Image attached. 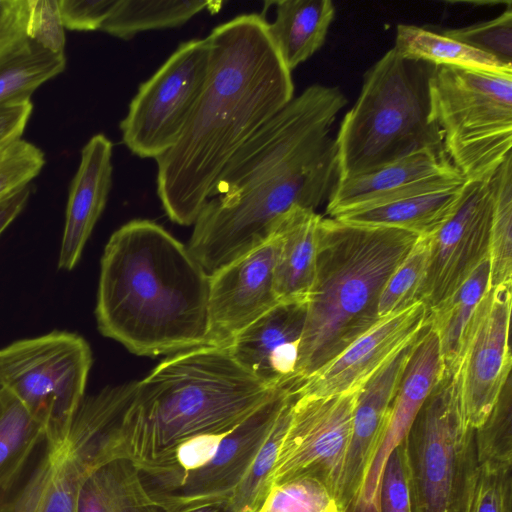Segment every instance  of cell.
<instances>
[{"label": "cell", "instance_id": "2e32d148", "mask_svg": "<svg viewBox=\"0 0 512 512\" xmlns=\"http://www.w3.org/2000/svg\"><path fill=\"white\" fill-rule=\"evenodd\" d=\"M278 238L224 266L210 276L211 345L227 346L233 337L279 303L274 288Z\"/></svg>", "mask_w": 512, "mask_h": 512}, {"label": "cell", "instance_id": "7dc6e473", "mask_svg": "<svg viewBox=\"0 0 512 512\" xmlns=\"http://www.w3.org/2000/svg\"><path fill=\"white\" fill-rule=\"evenodd\" d=\"M2 390H3V386L0 383V393H1Z\"/></svg>", "mask_w": 512, "mask_h": 512}, {"label": "cell", "instance_id": "d590c367", "mask_svg": "<svg viewBox=\"0 0 512 512\" xmlns=\"http://www.w3.org/2000/svg\"><path fill=\"white\" fill-rule=\"evenodd\" d=\"M429 236H420L386 282L378 302L383 318L418 301L429 258Z\"/></svg>", "mask_w": 512, "mask_h": 512}, {"label": "cell", "instance_id": "603a6c76", "mask_svg": "<svg viewBox=\"0 0 512 512\" xmlns=\"http://www.w3.org/2000/svg\"><path fill=\"white\" fill-rule=\"evenodd\" d=\"M322 216L294 206L276 221L278 238L274 288L279 302L307 301L316 264L318 226Z\"/></svg>", "mask_w": 512, "mask_h": 512}, {"label": "cell", "instance_id": "f6af8a7d", "mask_svg": "<svg viewBox=\"0 0 512 512\" xmlns=\"http://www.w3.org/2000/svg\"><path fill=\"white\" fill-rule=\"evenodd\" d=\"M30 195L25 187L0 201V235L24 209Z\"/></svg>", "mask_w": 512, "mask_h": 512}, {"label": "cell", "instance_id": "7c38bea8", "mask_svg": "<svg viewBox=\"0 0 512 512\" xmlns=\"http://www.w3.org/2000/svg\"><path fill=\"white\" fill-rule=\"evenodd\" d=\"M358 391L331 396L297 395L270 484L309 475L337 498Z\"/></svg>", "mask_w": 512, "mask_h": 512}, {"label": "cell", "instance_id": "cb8c5ba5", "mask_svg": "<svg viewBox=\"0 0 512 512\" xmlns=\"http://www.w3.org/2000/svg\"><path fill=\"white\" fill-rule=\"evenodd\" d=\"M275 18L266 20L269 37L285 66L292 72L319 50L335 16L330 0L272 2Z\"/></svg>", "mask_w": 512, "mask_h": 512}, {"label": "cell", "instance_id": "8fae6325", "mask_svg": "<svg viewBox=\"0 0 512 512\" xmlns=\"http://www.w3.org/2000/svg\"><path fill=\"white\" fill-rule=\"evenodd\" d=\"M210 54L207 37L185 41L140 84L120 122L134 155L156 160L177 143L205 85Z\"/></svg>", "mask_w": 512, "mask_h": 512}, {"label": "cell", "instance_id": "44dd1931", "mask_svg": "<svg viewBox=\"0 0 512 512\" xmlns=\"http://www.w3.org/2000/svg\"><path fill=\"white\" fill-rule=\"evenodd\" d=\"M443 371L439 343L427 325L417 338L392 402L389 417L353 512H378L382 470L406 437L422 404Z\"/></svg>", "mask_w": 512, "mask_h": 512}, {"label": "cell", "instance_id": "9c48e42d", "mask_svg": "<svg viewBox=\"0 0 512 512\" xmlns=\"http://www.w3.org/2000/svg\"><path fill=\"white\" fill-rule=\"evenodd\" d=\"M117 420L118 407L110 396L97 392L84 397L64 438H46L0 491V512H76L87 476L112 459Z\"/></svg>", "mask_w": 512, "mask_h": 512}, {"label": "cell", "instance_id": "74e56055", "mask_svg": "<svg viewBox=\"0 0 512 512\" xmlns=\"http://www.w3.org/2000/svg\"><path fill=\"white\" fill-rule=\"evenodd\" d=\"M44 164V153L23 138L1 149L0 201L28 187Z\"/></svg>", "mask_w": 512, "mask_h": 512}, {"label": "cell", "instance_id": "e0dca14e", "mask_svg": "<svg viewBox=\"0 0 512 512\" xmlns=\"http://www.w3.org/2000/svg\"><path fill=\"white\" fill-rule=\"evenodd\" d=\"M428 324L421 301L381 318L344 351L303 381L297 395L331 396L359 390Z\"/></svg>", "mask_w": 512, "mask_h": 512}, {"label": "cell", "instance_id": "9a60e30c", "mask_svg": "<svg viewBox=\"0 0 512 512\" xmlns=\"http://www.w3.org/2000/svg\"><path fill=\"white\" fill-rule=\"evenodd\" d=\"M511 286L490 287L484 295L461 353L456 375L465 418L474 429L486 420L511 377Z\"/></svg>", "mask_w": 512, "mask_h": 512}, {"label": "cell", "instance_id": "8d00e7d4", "mask_svg": "<svg viewBox=\"0 0 512 512\" xmlns=\"http://www.w3.org/2000/svg\"><path fill=\"white\" fill-rule=\"evenodd\" d=\"M443 35L491 55L512 65L511 2L498 17L457 29H447Z\"/></svg>", "mask_w": 512, "mask_h": 512}, {"label": "cell", "instance_id": "d6a6232c", "mask_svg": "<svg viewBox=\"0 0 512 512\" xmlns=\"http://www.w3.org/2000/svg\"><path fill=\"white\" fill-rule=\"evenodd\" d=\"M296 398L297 393L294 392L281 410L273 428L261 445L231 500L227 503L234 511L255 512L269 491L271 486L270 477Z\"/></svg>", "mask_w": 512, "mask_h": 512}, {"label": "cell", "instance_id": "f1b7e54d", "mask_svg": "<svg viewBox=\"0 0 512 512\" xmlns=\"http://www.w3.org/2000/svg\"><path fill=\"white\" fill-rule=\"evenodd\" d=\"M393 48L403 58L427 62L433 66L512 73V65L443 34L414 25L397 26Z\"/></svg>", "mask_w": 512, "mask_h": 512}, {"label": "cell", "instance_id": "5bb4252c", "mask_svg": "<svg viewBox=\"0 0 512 512\" xmlns=\"http://www.w3.org/2000/svg\"><path fill=\"white\" fill-rule=\"evenodd\" d=\"M493 188L487 181H465L446 221L429 236V258L418 301L427 310L456 291L489 257Z\"/></svg>", "mask_w": 512, "mask_h": 512}, {"label": "cell", "instance_id": "f35d334b", "mask_svg": "<svg viewBox=\"0 0 512 512\" xmlns=\"http://www.w3.org/2000/svg\"><path fill=\"white\" fill-rule=\"evenodd\" d=\"M378 512H412L405 439L390 453L382 470Z\"/></svg>", "mask_w": 512, "mask_h": 512}, {"label": "cell", "instance_id": "30bf717a", "mask_svg": "<svg viewBox=\"0 0 512 512\" xmlns=\"http://www.w3.org/2000/svg\"><path fill=\"white\" fill-rule=\"evenodd\" d=\"M91 365L83 337L53 331L0 349V383L43 425L48 440L60 441L85 397Z\"/></svg>", "mask_w": 512, "mask_h": 512}, {"label": "cell", "instance_id": "ac0fdd59", "mask_svg": "<svg viewBox=\"0 0 512 512\" xmlns=\"http://www.w3.org/2000/svg\"><path fill=\"white\" fill-rule=\"evenodd\" d=\"M464 182L446 154L422 151L368 173L337 180L326 213L334 218L402 197L450 189Z\"/></svg>", "mask_w": 512, "mask_h": 512}, {"label": "cell", "instance_id": "ab89813d", "mask_svg": "<svg viewBox=\"0 0 512 512\" xmlns=\"http://www.w3.org/2000/svg\"><path fill=\"white\" fill-rule=\"evenodd\" d=\"M27 37L56 55H65V27L57 0H29Z\"/></svg>", "mask_w": 512, "mask_h": 512}, {"label": "cell", "instance_id": "ffe728a7", "mask_svg": "<svg viewBox=\"0 0 512 512\" xmlns=\"http://www.w3.org/2000/svg\"><path fill=\"white\" fill-rule=\"evenodd\" d=\"M417 338L398 351L358 391L350 442L337 492V501L343 512H353L356 507Z\"/></svg>", "mask_w": 512, "mask_h": 512}, {"label": "cell", "instance_id": "484cf974", "mask_svg": "<svg viewBox=\"0 0 512 512\" xmlns=\"http://www.w3.org/2000/svg\"><path fill=\"white\" fill-rule=\"evenodd\" d=\"M489 289L488 257L456 291L428 311V325L437 336L444 371L457 373L472 319Z\"/></svg>", "mask_w": 512, "mask_h": 512}, {"label": "cell", "instance_id": "d4e9b609", "mask_svg": "<svg viewBox=\"0 0 512 512\" xmlns=\"http://www.w3.org/2000/svg\"><path fill=\"white\" fill-rule=\"evenodd\" d=\"M463 184L441 191L402 197L334 218L352 224L391 227L418 236H430L452 213Z\"/></svg>", "mask_w": 512, "mask_h": 512}, {"label": "cell", "instance_id": "1f68e13d", "mask_svg": "<svg viewBox=\"0 0 512 512\" xmlns=\"http://www.w3.org/2000/svg\"><path fill=\"white\" fill-rule=\"evenodd\" d=\"M490 287L512 283V153L491 178Z\"/></svg>", "mask_w": 512, "mask_h": 512}, {"label": "cell", "instance_id": "4fadbf2b", "mask_svg": "<svg viewBox=\"0 0 512 512\" xmlns=\"http://www.w3.org/2000/svg\"><path fill=\"white\" fill-rule=\"evenodd\" d=\"M295 389H281L225 432L198 468L148 494L162 512L228 503Z\"/></svg>", "mask_w": 512, "mask_h": 512}, {"label": "cell", "instance_id": "ee69618b", "mask_svg": "<svg viewBox=\"0 0 512 512\" xmlns=\"http://www.w3.org/2000/svg\"><path fill=\"white\" fill-rule=\"evenodd\" d=\"M32 110L31 100L0 107V150L22 138Z\"/></svg>", "mask_w": 512, "mask_h": 512}, {"label": "cell", "instance_id": "b9f144b4", "mask_svg": "<svg viewBox=\"0 0 512 512\" xmlns=\"http://www.w3.org/2000/svg\"><path fill=\"white\" fill-rule=\"evenodd\" d=\"M65 29L100 30L115 0H57Z\"/></svg>", "mask_w": 512, "mask_h": 512}, {"label": "cell", "instance_id": "d6986e66", "mask_svg": "<svg viewBox=\"0 0 512 512\" xmlns=\"http://www.w3.org/2000/svg\"><path fill=\"white\" fill-rule=\"evenodd\" d=\"M307 301L279 302L227 344L234 360L272 389H296Z\"/></svg>", "mask_w": 512, "mask_h": 512}, {"label": "cell", "instance_id": "7a4b0ae2", "mask_svg": "<svg viewBox=\"0 0 512 512\" xmlns=\"http://www.w3.org/2000/svg\"><path fill=\"white\" fill-rule=\"evenodd\" d=\"M210 66L177 143L156 159L157 194L171 221L192 225L241 146L293 97L291 71L263 14L238 15L207 36Z\"/></svg>", "mask_w": 512, "mask_h": 512}, {"label": "cell", "instance_id": "6da1fadb", "mask_svg": "<svg viewBox=\"0 0 512 512\" xmlns=\"http://www.w3.org/2000/svg\"><path fill=\"white\" fill-rule=\"evenodd\" d=\"M347 99L313 84L294 96L233 155L213 183L188 250L208 275L263 245L294 206H321L338 180L332 126Z\"/></svg>", "mask_w": 512, "mask_h": 512}, {"label": "cell", "instance_id": "8992f818", "mask_svg": "<svg viewBox=\"0 0 512 512\" xmlns=\"http://www.w3.org/2000/svg\"><path fill=\"white\" fill-rule=\"evenodd\" d=\"M434 66L394 48L364 75L358 99L337 133L338 180L362 175L422 151L444 153L430 102Z\"/></svg>", "mask_w": 512, "mask_h": 512}, {"label": "cell", "instance_id": "4dcf8cb0", "mask_svg": "<svg viewBox=\"0 0 512 512\" xmlns=\"http://www.w3.org/2000/svg\"><path fill=\"white\" fill-rule=\"evenodd\" d=\"M45 439L43 425L3 388L0 393V491L15 480Z\"/></svg>", "mask_w": 512, "mask_h": 512}, {"label": "cell", "instance_id": "277c9868", "mask_svg": "<svg viewBox=\"0 0 512 512\" xmlns=\"http://www.w3.org/2000/svg\"><path fill=\"white\" fill-rule=\"evenodd\" d=\"M279 390L249 374L226 346L176 352L136 381L116 431L114 458L139 466L190 438L231 430Z\"/></svg>", "mask_w": 512, "mask_h": 512}, {"label": "cell", "instance_id": "7402d4cb", "mask_svg": "<svg viewBox=\"0 0 512 512\" xmlns=\"http://www.w3.org/2000/svg\"><path fill=\"white\" fill-rule=\"evenodd\" d=\"M113 144L104 134L93 135L81 151L71 182L58 268L72 270L100 218L112 186Z\"/></svg>", "mask_w": 512, "mask_h": 512}, {"label": "cell", "instance_id": "5b68a950", "mask_svg": "<svg viewBox=\"0 0 512 512\" xmlns=\"http://www.w3.org/2000/svg\"><path fill=\"white\" fill-rule=\"evenodd\" d=\"M419 237L322 216L296 372L301 384L381 319V292Z\"/></svg>", "mask_w": 512, "mask_h": 512}, {"label": "cell", "instance_id": "3957f363", "mask_svg": "<svg viewBox=\"0 0 512 512\" xmlns=\"http://www.w3.org/2000/svg\"><path fill=\"white\" fill-rule=\"evenodd\" d=\"M209 286L187 247L153 221L132 220L101 258L98 329L141 356L211 345Z\"/></svg>", "mask_w": 512, "mask_h": 512}, {"label": "cell", "instance_id": "60d3db41", "mask_svg": "<svg viewBox=\"0 0 512 512\" xmlns=\"http://www.w3.org/2000/svg\"><path fill=\"white\" fill-rule=\"evenodd\" d=\"M472 512H512V467L480 466Z\"/></svg>", "mask_w": 512, "mask_h": 512}, {"label": "cell", "instance_id": "ba28073f", "mask_svg": "<svg viewBox=\"0 0 512 512\" xmlns=\"http://www.w3.org/2000/svg\"><path fill=\"white\" fill-rule=\"evenodd\" d=\"M432 115L465 181H487L512 153V73L434 66Z\"/></svg>", "mask_w": 512, "mask_h": 512}, {"label": "cell", "instance_id": "52a82bcc", "mask_svg": "<svg viewBox=\"0 0 512 512\" xmlns=\"http://www.w3.org/2000/svg\"><path fill=\"white\" fill-rule=\"evenodd\" d=\"M405 448L412 512H472L480 464L456 373L442 371Z\"/></svg>", "mask_w": 512, "mask_h": 512}, {"label": "cell", "instance_id": "e575fe53", "mask_svg": "<svg viewBox=\"0 0 512 512\" xmlns=\"http://www.w3.org/2000/svg\"><path fill=\"white\" fill-rule=\"evenodd\" d=\"M480 466L512 467V380L506 381L492 411L475 429Z\"/></svg>", "mask_w": 512, "mask_h": 512}, {"label": "cell", "instance_id": "bcb514c9", "mask_svg": "<svg viewBox=\"0 0 512 512\" xmlns=\"http://www.w3.org/2000/svg\"><path fill=\"white\" fill-rule=\"evenodd\" d=\"M188 512H236L227 503L208 505Z\"/></svg>", "mask_w": 512, "mask_h": 512}, {"label": "cell", "instance_id": "f546056e", "mask_svg": "<svg viewBox=\"0 0 512 512\" xmlns=\"http://www.w3.org/2000/svg\"><path fill=\"white\" fill-rule=\"evenodd\" d=\"M65 66V55L53 54L27 38L0 58V107L30 100Z\"/></svg>", "mask_w": 512, "mask_h": 512}, {"label": "cell", "instance_id": "4316f807", "mask_svg": "<svg viewBox=\"0 0 512 512\" xmlns=\"http://www.w3.org/2000/svg\"><path fill=\"white\" fill-rule=\"evenodd\" d=\"M76 512H162L145 490L137 466L114 458L95 468L83 482Z\"/></svg>", "mask_w": 512, "mask_h": 512}, {"label": "cell", "instance_id": "836d02e7", "mask_svg": "<svg viewBox=\"0 0 512 512\" xmlns=\"http://www.w3.org/2000/svg\"><path fill=\"white\" fill-rule=\"evenodd\" d=\"M255 512H343L325 483L309 475L272 484Z\"/></svg>", "mask_w": 512, "mask_h": 512}, {"label": "cell", "instance_id": "83f0119b", "mask_svg": "<svg viewBox=\"0 0 512 512\" xmlns=\"http://www.w3.org/2000/svg\"><path fill=\"white\" fill-rule=\"evenodd\" d=\"M221 2L115 0L99 31L123 40L139 33L182 26L197 14L220 9Z\"/></svg>", "mask_w": 512, "mask_h": 512}, {"label": "cell", "instance_id": "7bdbcfd3", "mask_svg": "<svg viewBox=\"0 0 512 512\" xmlns=\"http://www.w3.org/2000/svg\"><path fill=\"white\" fill-rule=\"evenodd\" d=\"M29 0H0V58L25 41Z\"/></svg>", "mask_w": 512, "mask_h": 512}]
</instances>
